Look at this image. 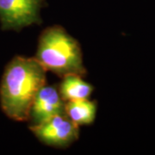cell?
Returning <instances> with one entry per match:
<instances>
[{
    "mask_svg": "<svg viewBox=\"0 0 155 155\" xmlns=\"http://www.w3.org/2000/svg\"><path fill=\"white\" fill-rule=\"evenodd\" d=\"M46 72L35 57L16 56L7 65L0 84V104L9 118L29 119L34 99L46 84Z\"/></svg>",
    "mask_w": 155,
    "mask_h": 155,
    "instance_id": "obj_1",
    "label": "cell"
},
{
    "mask_svg": "<svg viewBox=\"0 0 155 155\" xmlns=\"http://www.w3.org/2000/svg\"><path fill=\"white\" fill-rule=\"evenodd\" d=\"M35 58L47 71L61 77L86 73L78 42L60 26L49 27L41 33Z\"/></svg>",
    "mask_w": 155,
    "mask_h": 155,
    "instance_id": "obj_2",
    "label": "cell"
},
{
    "mask_svg": "<svg viewBox=\"0 0 155 155\" xmlns=\"http://www.w3.org/2000/svg\"><path fill=\"white\" fill-rule=\"evenodd\" d=\"M30 130L46 145L63 147H67L78 138V125L66 115L59 114L44 122L33 124Z\"/></svg>",
    "mask_w": 155,
    "mask_h": 155,
    "instance_id": "obj_3",
    "label": "cell"
},
{
    "mask_svg": "<svg viewBox=\"0 0 155 155\" xmlns=\"http://www.w3.org/2000/svg\"><path fill=\"white\" fill-rule=\"evenodd\" d=\"M41 0H0V22L3 29L18 30L41 22Z\"/></svg>",
    "mask_w": 155,
    "mask_h": 155,
    "instance_id": "obj_4",
    "label": "cell"
},
{
    "mask_svg": "<svg viewBox=\"0 0 155 155\" xmlns=\"http://www.w3.org/2000/svg\"><path fill=\"white\" fill-rule=\"evenodd\" d=\"M62 113H65V104L60 91L54 86L45 84L36 94L31 106L29 119L32 124H38Z\"/></svg>",
    "mask_w": 155,
    "mask_h": 155,
    "instance_id": "obj_5",
    "label": "cell"
},
{
    "mask_svg": "<svg viewBox=\"0 0 155 155\" xmlns=\"http://www.w3.org/2000/svg\"><path fill=\"white\" fill-rule=\"evenodd\" d=\"M93 91V87L84 81L82 76L70 74L63 77L60 86V93L64 101L87 99Z\"/></svg>",
    "mask_w": 155,
    "mask_h": 155,
    "instance_id": "obj_6",
    "label": "cell"
},
{
    "mask_svg": "<svg viewBox=\"0 0 155 155\" xmlns=\"http://www.w3.org/2000/svg\"><path fill=\"white\" fill-rule=\"evenodd\" d=\"M65 113L78 125H88L94 122L97 104L88 98L68 101L65 104Z\"/></svg>",
    "mask_w": 155,
    "mask_h": 155,
    "instance_id": "obj_7",
    "label": "cell"
}]
</instances>
